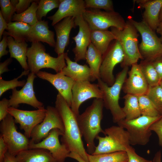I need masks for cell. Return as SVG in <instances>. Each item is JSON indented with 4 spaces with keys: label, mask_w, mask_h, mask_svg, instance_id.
<instances>
[{
    "label": "cell",
    "mask_w": 162,
    "mask_h": 162,
    "mask_svg": "<svg viewBox=\"0 0 162 162\" xmlns=\"http://www.w3.org/2000/svg\"><path fill=\"white\" fill-rule=\"evenodd\" d=\"M152 62L161 81L162 80V57L158 58Z\"/></svg>",
    "instance_id": "f6af8a7d"
},
{
    "label": "cell",
    "mask_w": 162,
    "mask_h": 162,
    "mask_svg": "<svg viewBox=\"0 0 162 162\" xmlns=\"http://www.w3.org/2000/svg\"><path fill=\"white\" fill-rule=\"evenodd\" d=\"M46 111L44 106L32 111L20 110L10 106L7 110L8 113L14 118L15 123L19 124L20 128L24 131V134L28 138H30L34 127L43 121Z\"/></svg>",
    "instance_id": "4fadbf2b"
},
{
    "label": "cell",
    "mask_w": 162,
    "mask_h": 162,
    "mask_svg": "<svg viewBox=\"0 0 162 162\" xmlns=\"http://www.w3.org/2000/svg\"><path fill=\"white\" fill-rule=\"evenodd\" d=\"M34 0H19V2L16 4L15 8L16 14H21L26 10L30 7L31 3H32Z\"/></svg>",
    "instance_id": "b9f144b4"
},
{
    "label": "cell",
    "mask_w": 162,
    "mask_h": 162,
    "mask_svg": "<svg viewBox=\"0 0 162 162\" xmlns=\"http://www.w3.org/2000/svg\"><path fill=\"white\" fill-rule=\"evenodd\" d=\"M128 70V67H123L117 75L114 83L111 86H108L100 78L97 80V84L103 93L104 106L110 111L114 123H117L125 118L122 108L119 105V100L120 92L126 80Z\"/></svg>",
    "instance_id": "277c9868"
},
{
    "label": "cell",
    "mask_w": 162,
    "mask_h": 162,
    "mask_svg": "<svg viewBox=\"0 0 162 162\" xmlns=\"http://www.w3.org/2000/svg\"><path fill=\"white\" fill-rule=\"evenodd\" d=\"M60 0H40L36 12L38 21L42 20L43 17H45L47 13L53 9L58 8Z\"/></svg>",
    "instance_id": "8d00e7d4"
},
{
    "label": "cell",
    "mask_w": 162,
    "mask_h": 162,
    "mask_svg": "<svg viewBox=\"0 0 162 162\" xmlns=\"http://www.w3.org/2000/svg\"><path fill=\"white\" fill-rule=\"evenodd\" d=\"M39 1L34 0L30 7L23 13L17 14L15 13L12 21H18L28 24L31 26L38 22L36 12Z\"/></svg>",
    "instance_id": "1f68e13d"
},
{
    "label": "cell",
    "mask_w": 162,
    "mask_h": 162,
    "mask_svg": "<svg viewBox=\"0 0 162 162\" xmlns=\"http://www.w3.org/2000/svg\"><path fill=\"white\" fill-rule=\"evenodd\" d=\"M153 162H161V153L160 150L155 154L152 160Z\"/></svg>",
    "instance_id": "816d5d0a"
},
{
    "label": "cell",
    "mask_w": 162,
    "mask_h": 162,
    "mask_svg": "<svg viewBox=\"0 0 162 162\" xmlns=\"http://www.w3.org/2000/svg\"><path fill=\"white\" fill-rule=\"evenodd\" d=\"M139 64L149 86L153 87L160 85L161 80L152 62L143 60Z\"/></svg>",
    "instance_id": "d6a6232c"
},
{
    "label": "cell",
    "mask_w": 162,
    "mask_h": 162,
    "mask_svg": "<svg viewBox=\"0 0 162 162\" xmlns=\"http://www.w3.org/2000/svg\"><path fill=\"white\" fill-rule=\"evenodd\" d=\"M86 9H102L107 11H114L113 2L111 0H85Z\"/></svg>",
    "instance_id": "f35d334b"
},
{
    "label": "cell",
    "mask_w": 162,
    "mask_h": 162,
    "mask_svg": "<svg viewBox=\"0 0 162 162\" xmlns=\"http://www.w3.org/2000/svg\"><path fill=\"white\" fill-rule=\"evenodd\" d=\"M123 98L124 99V106L122 110L125 115V119L132 120L140 116L141 115L138 96L126 94Z\"/></svg>",
    "instance_id": "f546056e"
},
{
    "label": "cell",
    "mask_w": 162,
    "mask_h": 162,
    "mask_svg": "<svg viewBox=\"0 0 162 162\" xmlns=\"http://www.w3.org/2000/svg\"><path fill=\"white\" fill-rule=\"evenodd\" d=\"M15 158L17 162H58L49 151L42 148L22 151Z\"/></svg>",
    "instance_id": "d4e9b609"
},
{
    "label": "cell",
    "mask_w": 162,
    "mask_h": 162,
    "mask_svg": "<svg viewBox=\"0 0 162 162\" xmlns=\"http://www.w3.org/2000/svg\"><path fill=\"white\" fill-rule=\"evenodd\" d=\"M156 30L158 33L159 32L162 31V22H161L160 23L159 25Z\"/></svg>",
    "instance_id": "f5cc1de1"
},
{
    "label": "cell",
    "mask_w": 162,
    "mask_h": 162,
    "mask_svg": "<svg viewBox=\"0 0 162 162\" xmlns=\"http://www.w3.org/2000/svg\"><path fill=\"white\" fill-rule=\"evenodd\" d=\"M76 26H78L79 31L77 35L73 37L75 46L72 51L74 54V59L76 62L86 60L85 57L88 48L91 43V30L82 16L75 18Z\"/></svg>",
    "instance_id": "e0dca14e"
},
{
    "label": "cell",
    "mask_w": 162,
    "mask_h": 162,
    "mask_svg": "<svg viewBox=\"0 0 162 162\" xmlns=\"http://www.w3.org/2000/svg\"><path fill=\"white\" fill-rule=\"evenodd\" d=\"M102 56L100 52L91 43L88 48L85 57L90 70V81L93 82L100 78V68Z\"/></svg>",
    "instance_id": "4316f807"
},
{
    "label": "cell",
    "mask_w": 162,
    "mask_h": 162,
    "mask_svg": "<svg viewBox=\"0 0 162 162\" xmlns=\"http://www.w3.org/2000/svg\"><path fill=\"white\" fill-rule=\"evenodd\" d=\"M63 133L58 128L52 129L48 136L40 142H29L28 149L42 148L49 151L58 162H64L70 152L64 145L60 143L59 137Z\"/></svg>",
    "instance_id": "9a60e30c"
},
{
    "label": "cell",
    "mask_w": 162,
    "mask_h": 162,
    "mask_svg": "<svg viewBox=\"0 0 162 162\" xmlns=\"http://www.w3.org/2000/svg\"><path fill=\"white\" fill-rule=\"evenodd\" d=\"M8 151L7 146L5 144L2 135L0 136V162H4L6 153Z\"/></svg>",
    "instance_id": "bcb514c9"
},
{
    "label": "cell",
    "mask_w": 162,
    "mask_h": 162,
    "mask_svg": "<svg viewBox=\"0 0 162 162\" xmlns=\"http://www.w3.org/2000/svg\"><path fill=\"white\" fill-rule=\"evenodd\" d=\"M58 9L54 14L47 17L52 21L53 26L65 18L72 17L75 18L82 16L86 9L83 0H60Z\"/></svg>",
    "instance_id": "ffe728a7"
},
{
    "label": "cell",
    "mask_w": 162,
    "mask_h": 162,
    "mask_svg": "<svg viewBox=\"0 0 162 162\" xmlns=\"http://www.w3.org/2000/svg\"><path fill=\"white\" fill-rule=\"evenodd\" d=\"M128 19L141 36L142 40L139 49L143 60L152 62L162 57V44L154 31L143 20L141 22H137L130 17Z\"/></svg>",
    "instance_id": "52a82bcc"
},
{
    "label": "cell",
    "mask_w": 162,
    "mask_h": 162,
    "mask_svg": "<svg viewBox=\"0 0 162 162\" xmlns=\"http://www.w3.org/2000/svg\"><path fill=\"white\" fill-rule=\"evenodd\" d=\"M12 61V58L10 57L7 58L3 62L0 64V76L4 73L9 70L8 66Z\"/></svg>",
    "instance_id": "7dc6e473"
},
{
    "label": "cell",
    "mask_w": 162,
    "mask_h": 162,
    "mask_svg": "<svg viewBox=\"0 0 162 162\" xmlns=\"http://www.w3.org/2000/svg\"><path fill=\"white\" fill-rule=\"evenodd\" d=\"M105 137L98 136V145L92 154L125 151L131 146L127 130L118 125L112 126L105 129Z\"/></svg>",
    "instance_id": "8992f818"
},
{
    "label": "cell",
    "mask_w": 162,
    "mask_h": 162,
    "mask_svg": "<svg viewBox=\"0 0 162 162\" xmlns=\"http://www.w3.org/2000/svg\"><path fill=\"white\" fill-rule=\"evenodd\" d=\"M8 26L6 31L7 35L18 42L26 41L32 28L28 24L18 21L11 22L8 23Z\"/></svg>",
    "instance_id": "f1b7e54d"
},
{
    "label": "cell",
    "mask_w": 162,
    "mask_h": 162,
    "mask_svg": "<svg viewBox=\"0 0 162 162\" xmlns=\"http://www.w3.org/2000/svg\"><path fill=\"white\" fill-rule=\"evenodd\" d=\"M126 152L128 156V162H153L152 160L146 159L138 155L131 146Z\"/></svg>",
    "instance_id": "ab89813d"
},
{
    "label": "cell",
    "mask_w": 162,
    "mask_h": 162,
    "mask_svg": "<svg viewBox=\"0 0 162 162\" xmlns=\"http://www.w3.org/2000/svg\"><path fill=\"white\" fill-rule=\"evenodd\" d=\"M9 107V100L5 98L0 101V121L3 120L8 114L7 111Z\"/></svg>",
    "instance_id": "7bdbcfd3"
},
{
    "label": "cell",
    "mask_w": 162,
    "mask_h": 162,
    "mask_svg": "<svg viewBox=\"0 0 162 162\" xmlns=\"http://www.w3.org/2000/svg\"><path fill=\"white\" fill-rule=\"evenodd\" d=\"M54 32L49 29L48 22L45 20L38 21L32 26L26 41L32 43L45 42L50 46L55 47L56 41Z\"/></svg>",
    "instance_id": "603a6c76"
},
{
    "label": "cell",
    "mask_w": 162,
    "mask_h": 162,
    "mask_svg": "<svg viewBox=\"0 0 162 162\" xmlns=\"http://www.w3.org/2000/svg\"><path fill=\"white\" fill-rule=\"evenodd\" d=\"M104 106L102 99L95 98L83 113L77 116L80 132L86 143L87 151L90 154L95 149L94 139L99 133L104 134L101 126Z\"/></svg>",
    "instance_id": "7a4b0ae2"
},
{
    "label": "cell",
    "mask_w": 162,
    "mask_h": 162,
    "mask_svg": "<svg viewBox=\"0 0 162 162\" xmlns=\"http://www.w3.org/2000/svg\"><path fill=\"white\" fill-rule=\"evenodd\" d=\"M65 59L67 65L61 71L64 75L75 82L90 81L91 71L87 65L80 64L76 62L72 61L68 56V52Z\"/></svg>",
    "instance_id": "cb8c5ba5"
},
{
    "label": "cell",
    "mask_w": 162,
    "mask_h": 162,
    "mask_svg": "<svg viewBox=\"0 0 162 162\" xmlns=\"http://www.w3.org/2000/svg\"><path fill=\"white\" fill-rule=\"evenodd\" d=\"M46 109V116L43 121L36 126L31 132L30 142L36 143L40 142L54 128L58 129L64 133L63 121L56 107L48 106Z\"/></svg>",
    "instance_id": "7c38bea8"
},
{
    "label": "cell",
    "mask_w": 162,
    "mask_h": 162,
    "mask_svg": "<svg viewBox=\"0 0 162 162\" xmlns=\"http://www.w3.org/2000/svg\"><path fill=\"white\" fill-rule=\"evenodd\" d=\"M8 23L3 18L0 12V40H1L2 35L5 29L8 28Z\"/></svg>",
    "instance_id": "c3c4849f"
},
{
    "label": "cell",
    "mask_w": 162,
    "mask_h": 162,
    "mask_svg": "<svg viewBox=\"0 0 162 162\" xmlns=\"http://www.w3.org/2000/svg\"><path fill=\"white\" fill-rule=\"evenodd\" d=\"M8 44L10 57L16 59L24 70H29L27 62L28 44L26 41L18 42L12 37L8 36Z\"/></svg>",
    "instance_id": "484cf974"
},
{
    "label": "cell",
    "mask_w": 162,
    "mask_h": 162,
    "mask_svg": "<svg viewBox=\"0 0 162 162\" xmlns=\"http://www.w3.org/2000/svg\"><path fill=\"white\" fill-rule=\"evenodd\" d=\"M29 70H24L21 74L16 78L10 80H5L1 76H0V97L5 92L10 89H13L17 87H23L26 81L25 80L19 81L18 79L24 75H28Z\"/></svg>",
    "instance_id": "e575fe53"
},
{
    "label": "cell",
    "mask_w": 162,
    "mask_h": 162,
    "mask_svg": "<svg viewBox=\"0 0 162 162\" xmlns=\"http://www.w3.org/2000/svg\"><path fill=\"white\" fill-rule=\"evenodd\" d=\"M146 95L162 116V88L160 85L149 87Z\"/></svg>",
    "instance_id": "74e56055"
},
{
    "label": "cell",
    "mask_w": 162,
    "mask_h": 162,
    "mask_svg": "<svg viewBox=\"0 0 162 162\" xmlns=\"http://www.w3.org/2000/svg\"><path fill=\"white\" fill-rule=\"evenodd\" d=\"M45 46L40 42L32 43L28 47L27 53L29 70L36 74L44 68H51L57 73L61 72L65 67V56L68 52L56 58L46 52Z\"/></svg>",
    "instance_id": "3957f363"
},
{
    "label": "cell",
    "mask_w": 162,
    "mask_h": 162,
    "mask_svg": "<svg viewBox=\"0 0 162 162\" xmlns=\"http://www.w3.org/2000/svg\"><path fill=\"white\" fill-rule=\"evenodd\" d=\"M72 98L70 108L77 116L81 104L93 98L102 99L103 93L97 84L88 81L75 82L72 88Z\"/></svg>",
    "instance_id": "5bb4252c"
},
{
    "label": "cell",
    "mask_w": 162,
    "mask_h": 162,
    "mask_svg": "<svg viewBox=\"0 0 162 162\" xmlns=\"http://www.w3.org/2000/svg\"><path fill=\"white\" fill-rule=\"evenodd\" d=\"M4 162H17L15 157L10 154L8 151L6 153Z\"/></svg>",
    "instance_id": "f907efd6"
},
{
    "label": "cell",
    "mask_w": 162,
    "mask_h": 162,
    "mask_svg": "<svg viewBox=\"0 0 162 162\" xmlns=\"http://www.w3.org/2000/svg\"><path fill=\"white\" fill-rule=\"evenodd\" d=\"M160 85L162 88V80H161L160 81Z\"/></svg>",
    "instance_id": "9f6ffc18"
},
{
    "label": "cell",
    "mask_w": 162,
    "mask_h": 162,
    "mask_svg": "<svg viewBox=\"0 0 162 162\" xmlns=\"http://www.w3.org/2000/svg\"><path fill=\"white\" fill-rule=\"evenodd\" d=\"M3 37L2 40L0 42V58H1L3 56L7 55L9 52L6 48L8 46V35L4 31L3 34Z\"/></svg>",
    "instance_id": "ee69618b"
},
{
    "label": "cell",
    "mask_w": 162,
    "mask_h": 162,
    "mask_svg": "<svg viewBox=\"0 0 162 162\" xmlns=\"http://www.w3.org/2000/svg\"><path fill=\"white\" fill-rule=\"evenodd\" d=\"M36 76V74L30 72L28 75L25 84L21 90H17L16 88L12 89V95L9 100V107L17 108L21 104H28L38 109L44 106L43 103L37 98L34 91L33 82Z\"/></svg>",
    "instance_id": "2e32d148"
},
{
    "label": "cell",
    "mask_w": 162,
    "mask_h": 162,
    "mask_svg": "<svg viewBox=\"0 0 162 162\" xmlns=\"http://www.w3.org/2000/svg\"><path fill=\"white\" fill-rule=\"evenodd\" d=\"M19 0H0L1 13L3 18L8 23L12 21L15 12L16 6Z\"/></svg>",
    "instance_id": "d590c367"
},
{
    "label": "cell",
    "mask_w": 162,
    "mask_h": 162,
    "mask_svg": "<svg viewBox=\"0 0 162 162\" xmlns=\"http://www.w3.org/2000/svg\"><path fill=\"white\" fill-rule=\"evenodd\" d=\"M161 116L151 117L141 115L132 120L123 119L117 123L127 131L130 145L143 146L149 141L152 134L150 126Z\"/></svg>",
    "instance_id": "ba28073f"
},
{
    "label": "cell",
    "mask_w": 162,
    "mask_h": 162,
    "mask_svg": "<svg viewBox=\"0 0 162 162\" xmlns=\"http://www.w3.org/2000/svg\"><path fill=\"white\" fill-rule=\"evenodd\" d=\"M110 29L123 51L124 58L121 63L122 67H129L137 63L140 59L143 60L138 46V32L129 20L128 19L126 21L125 26L122 30L112 27Z\"/></svg>",
    "instance_id": "5b68a950"
},
{
    "label": "cell",
    "mask_w": 162,
    "mask_h": 162,
    "mask_svg": "<svg viewBox=\"0 0 162 162\" xmlns=\"http://www.w3.org/2000/svg\"><path fill=\"white\" fill-rule=\"evenodd\" d=\"M36 75L39 78L46 80L51 84L70 107L72 98V88L75 81L64 75L61 71L53 74L40 71Z\"/></svg>",
    "instance_id": "ac0fdd59"
},
{
    "label": "cell",
    "mask_w": 162,
    "mask_h": 162,
    "mask_svg": "<svg viewBox=\"0 0 162 162\" xmlns=\"http://www.w3.org/2000/svg\"><path fill=\"white\" fill-rule=\"evenodd\" d=\"M122 88L126 94L139 96L146 94L149 86L143 74L140 64L137 63L131 65Z\"/></svg>",
    "instance_id": "d6986e66"
},
{
    "label": "cell",
    "mask_w": 162,
    "mask_h": 162,
    "mask_svg": "<svg viewBox=\"0 0 162 162\" xmlns=\"http://www.w3.org/2000/svg\"><path fill=\"white\" fill-rule=\"evenodd\" d=\"M135 2L144 8L143 20L154 31L156 30L160 23L159 16L162 7V0H138Z\"/></svg>",
    "instance_id": "7402d4cb"
},
{
    "label": "cell",
    "mask_w": 162,
    "mask_h": 162,
    "mask_svg": "<svg viewBox=\"0 0 162 162\" xmlns=\"http://www.w3.org/2000/svg\"><path fill=\"white\" fill-rule=\"evenodd\" d=\"M89 162H128L125 151L117 152L98 154H87Z\"/></svg>",
    "instance_id": "4dcf8cb0"
},
{
    "label": "cell",
    "mask_w": 162,
    "mask_h": 162,
    "mask_svg": "<svg viewBox=\"0 0 162 162\" xmlns=\"http://www.w3.org/2000/svg\"><path fill=\"white\" fill-rule=\"evenodd\" d=\"M115 40L116 37L111 31L94 30L91 31V43L102 55L106 52L112 41Z\"/></svg>",
    "instance_id": "83f0119b"
},
{
    "label": "cell",
    "mask_w": 162,
    "mask_h": 162,
    "mask_svg": "<svg viewBox=\"0 0 162 162\" xmlns=\"http://www.w3.org/2000/svg\"><path fill=\"white\" fill-rule=\"evenodd\" d=\"M124 58L120 43L117 40H114L102 55L100 68V78L108 86H111L114 83L116 78L113 74L114 68L116 64L123 62Z\"/></svg>",
    "instance_id": "8fae6325"
},
{
    "label": "cell",
    "mask_w": 162,
    "mask_h": 162,
    "mask_svg": "<svg viewBox=\"0 0 162 162\" xmlns=\"http://www.w3.org/2000/svg\"><path fill=\"white\" fill-rule=\"evenodd\" d=\"M158 33H159L160 35V39L162 44V31L159 32H158Z\"/></svg>",
    "instance_id": "11a10c76"
},
{
    "label": "cell",
    "mask_w": 162,
    "mask_h": 162,
    "mask_svg": "<svg viewBox=\"0 0 162 162\" xmlns=\"http://www.w3.org/2000/svg\"><path fill=\"white\" fill-rule=\"evenodd\" d=\"M137 96L141 115L151 117L161 116L146 95H142Z\"/></svg>",
    "instance_id": "836d02e7"
},
{
    "label": "cell",
    "mask_w": 162,
    "mask_h": 162,
    "mask_svg": "<svg viewBox=\"0 0 162 162\" xmlns=\"http://www.w3.org/2000/svg\"><path fill=\"white\" fill-rule=\"evenodd\" d=\"M55 107L62 118L64 128V133L61 139L62 143L65 145L70 152L77 153L89 162L77 116L59 93L56 97Z\"/></svg>",
    "instance_id": "6da1fadb"
},
{
    "label": "cell",
    "mask_w": 162,
    "mask_h": 162,
    "mask_svg": "<svg viewBox=\"0 0 162 162\" xmlns=\"http://www.w3.org/2000/svg\"><path fill=\"white\" fill-rule=\"evenodd\" d=\"M68 157L74 159L78 162H88L79 154L74 152H70L68 154Z\"/></svg>",
    "instance_id": "681fc988"
},
{
    "label": "cell",
    "mask_w": 162,
    "mask_h": 162,
    "mask_svg": "<svg viewBox=\"0 0 162 162\" xmlns=\"http://www.w3.org/2000/svg\"><path fill=\"white\" fill-rule=\"evenodd\" d=\"M150 130L155 132L158 138V144L162 148V116L150 126Z\"/></svg>",
    "instance_id": "60d3db41"
},
{
    "label": "cell",
    "mask_w": 162,
    "mask_h": 162,
    "mask_svg": "<svg viewBox=\"0 0 162 162\" xmlns=\"http://www.w3.org/2000/svg\"><path fill=\"white\" fill-rule=\"evenodd\" d=\"M82 16L91 31L107 30L112 27L122 30L126 23L122 15L114 10L104 11L98 9H86Z\"/></svg>",
    "instance_id": "9c48e42d"
},
{
    "label": "cell",
    "mask_w": 162,
    "mask_h": 162,
    "mask_svg": "<svg viewBox=\"0 0 162 162\" xmlns=\"http://www.w3.org/2000/svg\"><path fill=\"white\" fill-rule=\"evenodd\" d=\"M159 19L160 22H162V7L160 11L159 16Z\"/></svg>",
    "instance_id": "db71d44e"
},
{
    "label": "cell",
    "mask_w": 162,
    "mask_h": 162,
    "mask_svg": "<svg viewBox=\"0 0 162 162\" xmlns=\"http://www.w3.org/2000/svg\"><path fill=\"white\" fill-rule=\"evenodd\" d=\"M76 26L75 18L72 17L65 18L53 26L56 37L54 50L58 56L64 53L66 47L69 44L70 31Z\"/></svg>",
    "instance_id": "44dd1931"
},
{
    "label": "cell",
    "mask_w": 162,
    "mask_h": 162,
    "mask_svg": "<svg viewBox=\"0 0 162 162\" xmlns=\"http://www.w3.org/2000/svg\"><path fill=\"white\" fill-rule=\"evenodd\" d=\"M14 117L9 114L1 122L0 130L8 152L15 157L19 152L28 149L30 140L17 130Z\"/></svg>",
    "instance_id": "30bf717a"
}]
</instances>
